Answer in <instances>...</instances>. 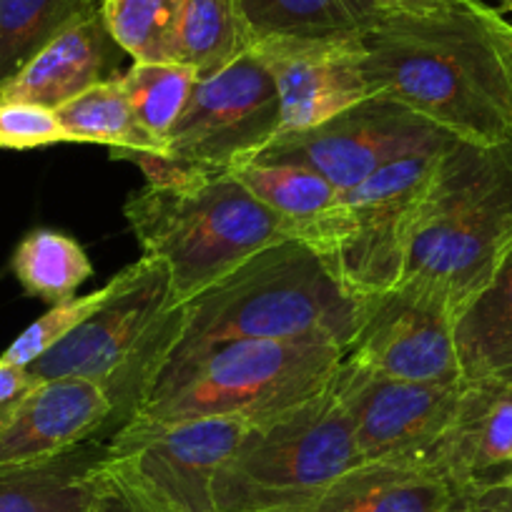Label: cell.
<instances>
[{"mask_svg":"<svg viewBox=\"0 0 512 512\" xmlns=\"http://www.w3.org/2000/svg\"><path fill=\"white\" fill-rule=\"evenodd\" d=\"M11 269L31 297L48 304L71 299L93 274L86 249L53 229H36L23 236L13 251Z\"/></svg>","mask_w":512,"mask_h":512,"instance_id":"484cf974","label":"cell"},{"mask_svg":"<svg viewBox=\"0 0 512 512\" xmlns=\"http://www.w3.org/2000/svg\"><path fill=\"white\" fill-rule=\"evenodd\" d=\"M462 382L512 384V249L455 319Z\"/></svg>","mask_w":512,"mask_h":512,"instance_id":"ffe728a7","label":"cell"},{"mask_svg":"<svg viewBox=\"0 0 512 512\" xmlns=\"http://www.w3.org/2000/svg\"><path fill=\"white\" fill-rule=\"evenodd\" d=\"M68 136L56 111L36 103L0 101V149L26 151L66 144Z\"/></svg>","mask_w":512,"mask_h":512,"instance_id":"f546056e","label":"cell"},{"mask_svg":"<svg viewBox=\"0 0 512 512\" xmlns=\"http://www.w3.org/2000/svg\"><path fill=\"white\" fill-rule=\"evenodd\" d=\"M101 13L134 63H179L181 0H103Z\"/></svg>","mask_w":512,"mask_h":512,"instance_id":"4316f807","label":"cell"},{"mask_svg":"<svg viewBox=\"0 0 512 512\" xmlns=\"http://www.w3.org/2000/svg\"><path fill=\"white\" fill-rule=\"evenodd\" d=\"M246 427V422L229 417L179 422L131 417L108 437L103 467L156 512H216V472Z\"/></svg>","mask_w":512,"mask_h":512,"instance_id":"30bf717a","label":"cell"},{"mask_svg":"<svg viewBox=\"0 0 512 512\" xmlns=\"http://www.w3.org/2000/svg\"><path fill=\"white\" fill-rule=\"evenodd\" d=\"M462 500L467 502L470 512H512V487L502 480L490 482L467 492Z\"/></svg>","mask_w":512,"mask_h":512,"instance_id":"d6a6232c","label":"cell"},{"mask_svg":"<svg viewBox=\"0 0 512 512\" xmlns=\"http://www.w3.org/2000/svg\"><path fill=\"white\" fill-rule=\"evenodd\" d=\"M108 437H93L63 455L0 467V512H86Z\"/></svg>","mask_w":512,"mask_h":512,"instance_id":"d6986e66","label":"cell"},{"mask_svg":"<svg viewBox=\"0 0 512 512\" xmlns=\"http://www.w3.org/2000/svg\"><path fill=\"white\" fill-rule=\"evenodd\" d=\"M502 482H507V485H510V487H512V472H510V475H507V477H505V480H502Z\"/></svg>","mask_w":512,"mask_h":512,"instance_id":"8d00e7d4","label":"cell"},{"mask_svg":"<svg viewBox=\"0 0 512 512\" xmlns=\"http://www.w3.org/2000/svg\"><path fill=\"white\" fill-rule=\"evenodd\" d=\"M455 136L402 103L369 96L319 126L279 134L254 159L317 171L337 191H349L387 164L450 146Z\"/></svg>","mask_w":512,"mask_h":512,"instance_id":"8fae6325","label":"cell"},{"mask_svg":"<svg viewBox=\"0 0 512 512\" xmlns=\"http://www.w3.org/2000/svg\"><path fill=\"white\" fill-rule=\"evenodd\" d=\"M254 48L239 0H181L179 63L209 78Z\"/></svg>","mask_w":512,"mask_h":512,"instance_id":"603a6c76","label":"cell"},{"mask_svg":"<svg viewBox=\"0 0 512 512\" xmlns=\"http://www.w3.org/2000/svg\"><path fill=\"white\" fill-rule=\"evenodd\" d=\"M123 48L113 41L103 13L76 23L48 43L8 86L0 88V101L36 103L61 108L98 83L123 76Z\"/></svg>","mask_w":512,"mask_h":512,"instance_id":"e0dca14e","label":"cell"},{"mask_svg":"<svg viewBox=\"0 0 512 512\" xmlns=\"http://www.w3.org/2000/svg\"><path fill=\"white\" fill-rule=\"evenodd\" d=\"M103 11V0H0V88L63 31Z\"/></svg>","mask_w":512,"mask_h":512,"instance_id":"7402d4cb","label":"cell"},{"mask_svg":"<svg viewBox=\"0 0 512 512\" xmlns=\"http://www.w3.org/2000/svg\"><path fill=\"white\" fill-rule=\"evenodd\" d=\"M108 287L106 302L26 369L38 382L81 377L101 384L113 402L111 437L144 405L184 307L171 304L169 267L156 256L144 254Z\"/></svg>","mask_w":512,"mask_h":512,"instance_id":"5b68a950","label":"cell"},{"mask_svg":"<svg viewBox=\"0 0 512 512\" xmlns=\"http://www.w3.org/2000/svg\"><path fill=\"white\" fill-rule=\"evenodd\" d=\"M512 249V139H455L442 154L400 282L440 297L455 314L480 294Z\"/></svg>","mask_w":512,"mask_h":512,"instance_id":"3957f363","label":"cell"},{"mask_svg":"<svg viewBox=\"0 0 512 512\" xmlns=\"http://www.w3.org/2000/svg\"><path fill=\"white\" fill-rule=\"evenodd\" d=\"M357 299V322L344 347V362L407 382H462L457 314L440 297L400 282Z\"/></svg>","mask_w":512,"mask_h":512,"instance_id":"7c38bea8","label":"cell"},{"mask_svg":"<svg viewBox=\"0 0 512 512\" xmlns=\"http://www.w3.org/2000/svg\"><path fill=\"white\" fill-rule=\"evenodd\" d=\"M447 512H470V507H467L465 500H460L455 507H452V510H447Z\"/></svg>","mask_w":512,"mask_h":512,"instance_id":"e575fe53","label":"cell"},{"mask_svg":"<svg viewBox=\"0 0 512 512\" xmlns=\"http://www.w3.org/2000/svg\"><path fill=\"white\" fill-rule=\"evenodd\" d=\"M432 467L460 497L512 472V384L462 382L455 415L432 457Z\"/></svg>","mask_w":512,"mask_h":512,"instance_id":"2e32d148","label":"cell"},{"mask_svg":"<svg viewBox=\"0 0 512 512\" xmlns=\"http://www.w3.org/2000/svg\"><path fill=\"white\" fill-rule=\"evenodd\" d=\"M502 6V11H512V0H497Z\"/></svg>","mask_w":512,"mask_h":512,"instance_id":"d590c367","label":"cell"},{"mask_svg":"<svg viewBox=\"0 0 512 512\" xmlns=\"http://www.w3.org/2000/svg\"><path fill=\"white\" fill-rule=\"evenodd\" d=\"M254 43L272 38H362L379 18L374 0H239Z\"/></svg>","mask_w":512,"mask_h":512,"instance_id":"44dd1931","label":"cell"},{"mask_svg":"<svg viewBox=\"0 0 512 512\" xmlns=\"http://www.w3.org/2000/svg\"><path fill=\"white\" fill-rule=\"evenodd\" d=\"M38 384L36 377H31L26 367H16L0 359V427L6 425L8 417L16 412L23 397Z\"/></svg>","mask_w":512,"mask_h":512,"instance_id":"1f68e13d","label":"cell"},{"mask_svg":"<svg viewBox=\"0 0 512 512\" xmlns=\"http://www.w3.org/2000/svg\"><path fill=\"white\" fill-rule=\"evenodd\" d=\"M460 384L392 379L342 359L334 387L352 417L359 460L432 465L455 415Z\"/></svg>","mask_w":512,"mask_h":512,"instance_id":"4fadbf2b","label":"cell"},{"mask_svg":"<svg viewBox=\"0 0 512 512\" xmlns=\"http://www.w3.org/2000/svg\"><path fill=\"white\" fill-rule=\"evenodd\" d=\"M357 304L317 251L299 239L277 241L181 304V327L151 390L234 342L307 339L344 349L357 322Z\"/></svg>","mask_w":512,"mask_h":512,"instance_id":"7a4b0ae2","label":"cell"},{"mask_svg":"<svg viewBox=\"0 0 512 512\" xmlns=\"http://www.w3.org/2000/svg\"><path fill=\"white\" fill-rule=\"evenodd\" d=\"M146 256L169 267L171 304L191 302L236 267L282 239L292 226L231 174L191 186H149L123 206Z\"/></svg>","mask_w":512,"mask_h":512,"instance_id":"277c9868","label":"cell"},{"mask_svg":"<svg viewBox=\"0 0 512 512\" xmlns=\"http://www.w3.org/2000/svg\"><path fill=\"white\" fill-rule=\"evenodd\" d=\"M111 287H101L86 297H71L66 302H58L43 314L41 319L31 324L26 332L13 339L11 347L3 352V362L16 364V367H31L36 359H41L48 349L56 347L63 337L73 332L81 322H86L103 302H106Z\"/></svg>","mask_w":512,"mask_h":512,"instance_id":"f1b7e54d","label":"cell"},{"mask_svg":"<svg viewBox=\"0 0 512 512\" xmlns=\"http://www.w3.org/2000/svg\"><path fill=\"white\" fill-rule=\"evenodd\" d=\"M359 460L334 379L302 405L246 427L214 480L216 512H302Z\"/></svg>","mask_w":512,"mask_h":512,"instance_id":"8992f818","label":"cell"},{"mask_svg":"<svg viewBox=\"0 0 512 512\" xmlns=\"http://www.w3.org/2000/svg\"><path fill=\"white\" fill-rule=\"evenodd\" d=\"M372 96L477 146L512 139V23L480 0L379 13L359 38Z\"/></svg>","mask_w":512,"mask_h":512,"instance_id":"6da1fadb","label":"cell"},{"mask_svg":"<svg viewBox=\"0 0 512 512\" xmlns=\"http://www.w3.org/2000/svg\"><path fill=\"white\" fill-rule=\"evenodd\" d=\"M344 349L307 339H254L214 349L179 377L151 390L134 417L154 422L229 417L246 425L319 395Z\"/></svg>","mask_w":512,"mask_h":512,"instance_id":"52a82bcc","label":"cell"},{"mask_svg":"<svg viewBox=\"0 0 512 512\" xmlns=\"http://www.w3.org/2000/svg\"><path fill=\"white\" fill-rule=\"evenodd\" d=\"M196 81V71L184 63H131L118 78V86L141 126L166 144Z\"/></svg>","mask_w":512,"mask_h":512,"instance_id":"83f0119b","label":"cell"},{"mask_svg":"<svg viewBox=\"0 0 512 512\" xmlns=\"http://www.w3.org/2000/svg\"><path fill=\"white\" fill-rule=\"evenodd\" d=\"M113 402L101 384L81 377L43 379L0 427V467L63 455L108 437Z\"/></svg>","mask_w":512,"mask_h":512,"instance_id":"9a60e30c","label":"cell"},{"mask_svg":"<svg viewBox=\"0 0 512 512\" xmlns=\"http://www.w3.org/2000/svg\"><path fill=\"white\" fill-rule=\"evenodd\" d=\"M460 492L425 462L362 460L302 512H447Z\"/></svg>","mask_w":512,"mask_h":512,"instance_id":"ac0fdd59","label":"cell"},{"mask_svg":"<svg viewBox=\"0 0 512 512\" xmlns=\"http://www.w3.org/2000/svg\"><path fill=\"white\" fill-rule=\"evenodd\" d=\"M282 134L277 83L254 51L209 78H199L161 151L111 149L149 186H191L229 174L262 154Z\"/></svg>","mask_w":512,"mask_h":512,"instance_id":"ba28073f","label":"cell"},{"mask_svg":"<svg viewBox=\"0 0 512 512\" xmlns=\"http://www.w3.org/2000/svg\"><path fill=\"white\" fill-rule=\"evenodd\" d=\"M445 149L392 161L359 186L342 191L327 214L297 226L292 239L317 251L352 297L392 289L405 274Z\"/></svg>","mask_w":512,"mask_h":512,"instance_id":"9c48e42d","label":"cell"},{"mask_svg":"<svg viewBox=\"0 0 512 512\" xmlns=\"http://www.w3.org/2000/svg\"><path fill=\"white\" fill-rule=\"evenodd\" d=\"M106 460V457H103ZM86 512H156L149 502L141 495H136L121 477L106 470L101 462L96 472V487H93V497L88 502Z\"/></svg>","mask_w":512,"mask_h":512,"instance_id":"4dcf8cb0","label":"cell"},{"mask_svg":"<svg viewBox=\"0 0 512 512\" xmlns=\"http://www.w3.org/2000/svg\"><path fill=\"white\" fill-rule=\"evenodd\" d=\"M56 116L68 141L76 144H103L108 149L161 151L164 141L151 136L134 116L116 81L98 83L81 96L56 108Z\"/></svg>","mask_w":512,"mask_h":512,"instance_id":"d4e9b609","label":"cell"},{"mask_svg":"<svg viewBox=\"0 0 512 512\" xmlns=\"http://www.w3.org/2000/svg\"><path fill=\"white\" fill-rule=\"evenodd\" d=\"M229 174L267 209L289 221L292 231L327 214L342 194L317 171L284 161L249 159Z\"/></svg>","mask_w":512,"mask_h":512,"instance_id":"cb8c5ba5","label":"cell"},{"mask_svg":"<svg viewBox=\"0 0 512 512\" xmlns=\"http://www.w3.org/2000/svg\"><path fill=\"white\" fill-rule=\"evenodd\" d=\"M457 3V0H374L382 13H427Z\"/></svg>","mask_w":512,"mask_h":512,"instance_id":"836d02e7","label":"cell"},{"mask_svg":"<svg viewBox=\"0 0 512 512\" xmlns=\"http://www.w3.org/2000/svg\"><path fill=\"white\" fill-rule=\"evenodd\" d=\"M251 51L272 73L282 103V134L319 126L369 98L359 38L297 41L272 38Z\"/></svg>","mask_w":512,"mask_h":512,"instance_id":"5bb4252c","label":"cell"}]
</instances>
